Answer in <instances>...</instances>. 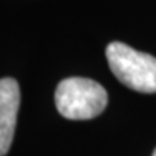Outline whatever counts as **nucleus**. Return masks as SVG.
<instances>
[{
    "mask_svg": "<svg viewBox=\"0 0 156 156\" xmlns=\"http://www.w3.org/2000/svg\"><path fill=\"white\" fill-rule=\"evenodd\" d=\"M55 104L65 119L88 120L106 108L107 91L101 84L90 78H65L56 87Z\"/></svg>",
    "mask_w": 156,
    "mask_h": 156,
    "instance_id": "f257e3e1",
    "label": "nucleus"
},
{
    "mask_svg": "<svg viewBox=\"0 0 156 156\" xmlns=\"http://www.w3.org/2000/svg\"><path fill=\"white\" fill-rule=\"evenodd\" d=\"M108 67L116 78L126 87L139 93H156V58L139 52L123 42L107 46Z\"/></svg>",
    "mask_w": 156,
    "mask_h": 156,
    "instance_id": "f03ea898",
    "label": "nucleus"
},
{
    "mask_svg": "<svg viewBox=\"0 0 156 156\" xmlns=\"http://www.w3.org/2000/svg\"><path fill=\"white\" fill-rule=\"evenodd\" d=\"M20 106V90L15 78L0 80V156L10 149Z\"/></svg>",
    "mask_w": 156,
    "mask_h": 156,
    "instance_id": "7ed1b4c3",
    "label": "nucleus"
},
{
    "mask_svg": "<svg viewBox=\"0 0 156 156\" xmlns=\"http://www.w3.org/2000/svg\"><path fill=\"white\" fill-rule=\"evenodd\" d=\"M152 156H156V149H155V152H153V155H152Z\"/></svg>",
    "mask_w": 156,
    "mask_h": 156,
    "instance_id": "20e7f679",
    "label": "nucleus"
}]
</instances>
